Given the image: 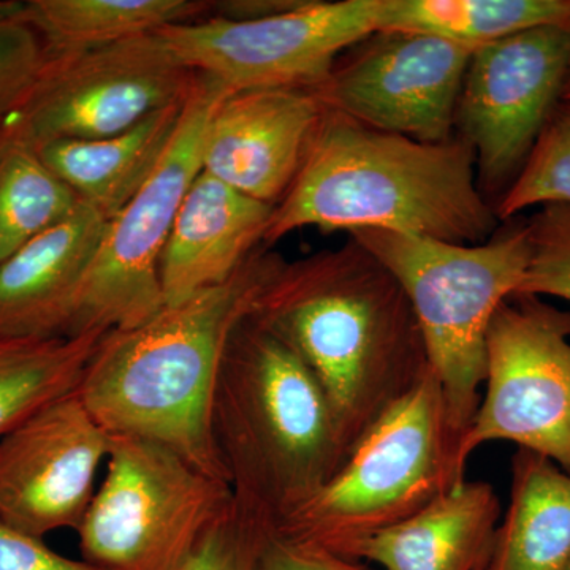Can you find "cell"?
<instances>
[{"label": "cell", "mask_w": 570, "mask_h": 570, "mask_svg": "<svg viewBox=\"0 0 570 570\" xmlns=\"http://www.w3.org/2000/svg\"><path fill=\"white\" fill-rule=\"evenodd\" d=\"M250 318L316 377L347 456L431 370L403 287L351 236L337 249L283 262L255 299Z\"/></svg>", "instance_id": "6da1fadb"}, {"label": "cell", "mask_w": 570, "mask_h": 570, "mask_svg": "<svg viewBox=\"0 0 570 570\" xmlns=\"http://www.w3.org/2000/svg\"><path fill=\"white\" fill-rule=\"evenodd\" d=\"M281 264L255 250L225 283L107 333L77 390L94 420L110 436L156 442L228 483L213 433L217 377L235 330Z\"/></svg>", "instance_id": "7a4b0ae2"}, {"label": "cell", "mask_w": 570, "mask_h": 570, "mask_svg": "<svg viewBox=\"0 0 570 570\" xmlns=\"http://www.w3.org/2000/svg\"><path fill=\"white\" fill-rule=\"evenodd\" d=\"M475 156L460 137L425 142L325 108L302 170L273 209L264 245L299 228L387 230L480 245L498 230Z\"/></svg>", "instance_id": "3957f363"}, {"label": "cell", "mask_w": 570, "mask_h": 570, "mask_svg": "<svg viewBox=\"0 0 570 570\" xmlns=\"http://www.w3.org/2000/svg\"><path fill=\"white\" fill-rule=\"evenodd\" d=\"M213 433L236 502L269 530L316 497L347 459L316 377L250 316L225 351Z\"/></svg>", "instance_id": "277c9868"}, {"label": "cell", "mask_w": 570, "mask_h": 570, "mask_svg": "<svg viewBox=\"0 0 570 570\" xmlns=\"http://www.w3.org/2000/svg\"><path fill=\"white\" fill-rule=\"evenodd\" d=\"M403 287L425 341L450 422L466 433L487 377V335L502 303L519 294L528 264L527 219H510L480 245H455L387 230L348 235Z\"/></svg>", "instance_id": "5b68a950"}, {"label": "cell", "mask_w": 570, "mask_h": 570, "mask_svg": "<svg viewBox=\"0 0 570 570\" xmlns=\"http://www.w3.org/2000/svg\"><path fill=\"white\" fill-rule=\"evenodd\" d=\"M461 438L430 370L366 431L335 478L275 531L354 557L365 540L411 519L466 480Z\"/></svg>", "instance_id": "8992f818"}, {"label": "cell", "mask_w": 570, "mask_h": 570, "mask_svg": "<svg viewBox=\"0 0 570 570\" xmlns=\"http://www.w3.org/2000/svg\"><path fill=\"white\" fill-rule=\"evenodd\" d=\"M107 474L86 510L82 560L105 570H179L228 509L234 491L145 439L110 436Z\"/></svg>", "instance_id": "52a82bcc"}, {"label": "cell", "mask_w": 570, "mask_h": 570, "mask_svg": "<svg viewBox=\"0 0 570 570\" xmlns=\"http://www.w3.org/2000/svg\"><path fill=\"white\" fill-rule=\"evenodd\" d=\"M227 92L216 78L195 75L178 130L163 160L121 212L108 220L67 336L134 328L165 306L160 284L165 245L187 190L200 175L206 124Z\"/></svg>", "instance_id": "ba28073f"}, {"label": "cell", "mask_w": 570, "mask_h": 570, "mask_svg": "<svg viewBox=\"0 0 570 570\" xmlns=\"http://www.w3.org/2000/svg\"><path fill=\"white\" fill-rule=\"evenodd\" d=\"M195 75L157 32L91 50L47 52L32 92L0 127L33 149L58 140L111 137L184 102Z\"/></svg>", "instance_id": "9c48e42d"}, {"label": "cell", "mask_w": 570, "mask_h": 570, "mask_svg": "<svg viewBox=\"0 0 570 570\" xmlns=\"http://www.w3.org/2000/svg\"><path fill=\"white\" fill-rule=\"evenodd\" d=\"M485 387L461 438V463L480 445L505 441L570 474L569 311L534 295L502 303L487 335Z\"/></svg>", "instance_id": "30bf717a"}, {"label": "cell", "mask_w": 570, "mask_h": 570, "mask_svg": "<svg viewBox=\"0 0 570 570\" xmlns=\"http://www.w3.org/2000/svg\"><path fill=\"white\" fill-rule=\"evenodd\" d=\"M379 13L381 0H305L264 20L202 18L157 36L183 66L228 91L314 89L348 48L379 31Z\"/></svg>", "instance_id": "8fae6325"}, {"label": "cell", "mask_w": 570, "mask_h": 570, "mask_svg": "<svg viewBox=\"0 0 570 570\" xmlns=\"http://www.w3.org/2000/svg\"><path fill=\"white\" fill-rule=\"evenodd\" d=\"M570 22L542 26L474 50L455 135L471 146L480 190L497 206L517 181L562 99Z\"/></svg>", "instance_id": "7c38bea8"}, {"label": "cell", "mask_w": 570, "mask_h": 570, "mask_svg": "<svg viewBox=\"0 0 570 570\" xmlns=\"http://www.w3.org/2000/svg\"><path fill=\"white\" fill-rule=\"evenodd\" d=\"M472 52L431 33L382 29L348 48L313 91L325 108L363 126L448 141Z\"/></svg>", "instance_id": "4fadbf2b"}, {"label": "cell", "mask_w": 570, "mask_h": 570, "mask_svg": "<svg viewBox=\"0 0 570 570\" xmlns=\"http://www.w3.org/2000/svg\"><path fill=\"white\" fill-rule=\"evenodd\" d=\"M77 390L0 439V521L33 538L80 528L110 450Z\"/></svg>", "instance_id": "5bb4252c"}, {"label": "cell", "mask_w": 570, "mask_h": 570, "mask_svg": "<svg viewBox=\"0 0 570 570\" xmlns=\"http://www.w3.org/2000/svg\"><path fill=\"white\" fill-rule=\"evenodd\" d=\"M324 111L313 89L227 92L206 124L202 170L276 206L302 170Z\"/></svg>", "instance_id": "9a60e30c"}, {"label": "cell", "mask_w": 570, "mask_h": 570, "mask_svg": "<svg viewBox=\"0 0 570 570\" xmlns=\"http://www.w3.org/2000/svg\"><path fill=\"white\" fill-rule=\"evenodd\" d=\"M108 217L81 200L0 264V336H67Z\"/></svg>", "instance_id": "2e32d148"}, {"label": "cell", "mask_w": 570, "mask_h": 570, "mask_svg": "<svg viewBox=\"0 0 570 570\" xmlns=\"http://www.w3.org/2000/svg\"><path fill=\"white\" fill-rule=\"evenodd\" d=\"M273 209L202 170L179 206L160 261L165 306L230 279L264 239Z\"/></svg>", "instance_id": "e0dca14e"}, {"label": "cell", "mask_w": 570, "mask_h": 570, "mask_svg": "<svg viewBox=\"0 0 570 570\" xmlns=\"http://www.w3.org/2000/svg\"><path fill=\"white\" fill-rule=\"evenodd\" d=\"M501 517L493 487L464 480L411 519L365 540L352 558L382 570H483Z\"/></svg>", "instance_id": "ac0fdd59"}, {"label": "cell", "mask_w": 570, "mask_h": 570, "mask_svg": "<svg viewBox=\"0 0 570 570\" xmlns=\"http://www.w3.org/2000/svg\"><path fill=\"white\" fill-rule=\"evenodd\" d=\"M186 100L153 112L126 132L97 140L51 141L36 151L80 200L110 220L163 160L178 130Z\"/></svg>", "instance_id": "d6986e66"}, {"label": "cell", "mask_w": 570, "mask_h": 570, "mask_svg": "<svg viewBox=\"0 0 570 570\" xmlns=\"http://www.w3.org/2000/svg\"><path fill=\"white\" fill-rule=\"evenodd\" d=\"M570 569V474L519 449L512 459L508 512L483 570Z\"/></svg>", "instance_id": "ffe728a7"}, {"label": "cell", "mask_w": 570, "mask_h": 570, "mask_svg": "<svg viewBox=\"0 0 570 570\" xmlns=\"http://www.w3.org/2000/svg\"><path fill=\"white\" fill-rule=\"evenodd\" d=\"M213 7L204 0H28L20 18L39 33L48 55H62L198 21Z\"/></svg>", "instance_id": "44dd1931"}, {"label": "cell", "mask_w": 570, "mask_h": 570, "mask_svg": "<svg viewBox=\"0 0 570 570\" xmlns=\"http://www.w3.org/2000/svg\"><path fill=\"white\" fill-rule=\"evenodd\" d=\"M564 22L570 0H381L379 13V31L431 33L472 50Z\"/></svg>", "instance_id": "7402d4cb"}, {"label": "cell", "mask_w": 570, "mask_h": 570, "mask_svg": "<svg viewBox=\"0 0 570 570\" xmlns=\"http://www.w3.org/2000/svg\"><path fill=\"white\" fill-rule=\"evenodd\" d=\"M107 333L77 336H0V439L80 385Z\"/></svg>", "instance_id": "603a6c76"}, {"label": "cell", "mask_w": 570, "mask_h": 570, "mask_svg": "<svg viewBox=\"0 0 570 570\" xmlns=\"http://www.w3.org/2000/svg\"><path fill=\"white\" fill-rule=\"evenodd\" d=\"M81 204L39 153L0 127V264Z\"/></svg>", "instance_id": "cb8c5ba5"}, {"label": "cell", "mask_w": 570, "mask_h": 570, "mask_svg": "<svg viewBox=\"0 0 570 570\" xmlns=\"http://www.w3.org/2000/svg\"><path fill=\"white\" fill-rule=\"evenodd\" d=\"M547 204H570V102L554 108L523 171L494 209L499 223H508Z\"/></svg>", "instance_id": "d4e9b609"}, {"label": "cell", "mask_w": 570, "mask_h": 570, "mask_svg": "<svg viewBox=\"0 0 570 570\" xmlns=\"http://www.w3.org/2000/svg\"><path fill=\"white\" fill-rule=\"evenodd\" d=\"M530 264L517 295L570 302V204H547L527 219Z\"/></svg>", "instance_id": "484cf974"}, {"label": "cell", "mask_w": 570, "mask_h": 570, "mask_svg": "<svg viewBox=\"0 0 570 570\" xmlns=\"http://www.w3.org/2000/svg\"><path fill=\"white\" fill-rule=\"evenodd\" d=\"M47 62L39 33L20 14L0 20V121L28 99Z\"/></svg>", "instance_id": "4316f807"}, {"label": "cell", "mask_w": 570, "mask_h": 570, "mask_svg": "<svg viewBox=\"0 0 570 570\" xmlns=\"http://www.w3.org/2000/svg\"><path fill=\"white\" fill-rule=\"evenodd\" d=\"M269 528L250 519L238 502L205 535L179 570H257Z\"/></svg>", "instance_id": "83f0119b"}, {"label": "cell", "mask_w": 570, "mask_h": 570, "mask_svg": "<svg viewBox=\"0 0 570 570\" xmlns=\"http://www.w3.org/2000/svg\"><path fill=\"white\" fill-rule=\"evenodd\" d=\"M257 570H373L366 562L352 560L284 538L279 532L269 530L262 543Z\"/></svg>", "instance_id": "f1b7e54d"}, {"label": "cell", "mask_w": 570, "mask_h": 570, "mask_svg": "<svg viewBox=\"0 0 570 570\" xmlns=\"http://www.w3.org/2000/svg\"><path fill=\"white\" fill-rule=\"evenodd\" d=\"M0 570H105L85 560H70L51 550L43 539L0 521Z\"/></svg>", "instance_id": "f546056e"}, {"label": "cell", "mask_w": 570, "mask_h": 570, "mask_svg": "<svg viewBox=\"0 0 570 570\" xmlns=\"http://www.w3.org/2000/svg\"><path fill=\"white\" fill-rule=\"evenodd\" d=\"M22 2H14V0H0V20L2 18H11L20 14Z\"/></svg>", "instance_id": "4dcf8cb0"}, {"label": "cell", "mask_w": 570, "mask_h": 570, "mask_svg": "<svg viewBox=\"0 0 570 570\" xmlns=\"http://www.w3.org/2000/svg\"><path fill=\"white\" fill-rule=\"evenodd\" d=\"M561 102H570V66L568 71V78H566L564 89H562Z\"/></svg>", "instance_id": "1f68e13d"}, {"label": "cell", "mask_w": 570, "mask_h": 570, "mask_svg": "<svg viewBox=\"0 0 570 570\" xmlns=\"http://www.w3.org/2000/svg\"><path fill=\"white\" fill-rule=\"evenodd\" d=\"M0 122H2V121H0Z\"/></svg>", "instance_id": "d6a6232c"}, {"label": "cell", "mask_w": 570, "mask_h": 570, "mask_svg": "<svg viewBox=\"0 0 570 570\" xmlns=\"http://www.w3.org/2000/svg\"><path fill=\"white\" fill-rule=\"evenodd\" d=\"M0 124H2V122H0Z\"/></svg>", "instance_id": "836d02e7"}, {"label": "cell", "mask_w": 570, "mask_h": 570, "mask_svg": "<svg viewBox=\"0 0 570 570\" xmlns=\"http://www.w3.org/2000/svg\"><path fill=\"white\" fill-rule=\"evenodd\" d=\"M570 570V569H569Z\"/></svg>", "instance_id": "e575fe53"}]
</instances>
